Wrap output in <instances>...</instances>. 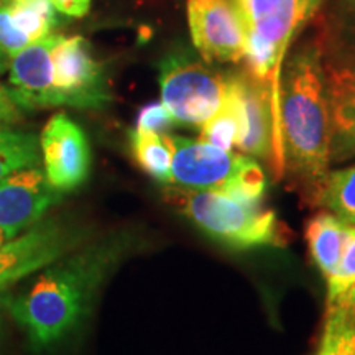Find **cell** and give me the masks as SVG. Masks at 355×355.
I'll return each mask as SVG.
<instances>
[{
    "label": "cell",
    "instance_id": "21",
    "mask_svg": "<svg viewBox=\"0 0 355 355\" xmlns=\"http://www.w3.org/2000/svg\"><path fill=\"white\" fill-rule=\"evenodd\" d=\"M318 355H355V309L344 304L327 308Z\"/></svg>",
    "mask_w": 355,
    "mask_h": 355
},
{
    "label": "cell",
    "instance_id": "6",
    "mask_svg": "<svg viewBox=\"0 0 355 355\" xmlns=\"http://www.w3.org/2000/svg\"><path fill=\"white\" fill-rule=\"evenodd\" d=\"M225 74L217 73L198 53L175 48L159 63L162 104L176 123L201 127L222 104Z\"/></svg>",
    "mask_w": 355,
    "mask_h": 355
},
{
    "label": "cell",
    "instance_id": "8",
    "mask_svg": "<svg viewBox=\"0 0 355 355\" xmlns=\"http://www.w3.org/2000/svg\"><path fill=\"white\" fill-rule=\"evenodd\" d=\"M81 234L63 222L40 220L0 247V293L19 279L46 268L78 245Z\"/></svg>",
    "mask_w": 355,
    "mask_h": 355
},
{
    "label": "cell",
    "instance_id": "14",
    "mask_svg": "<svg viewBox=\"0 0 355 355\" xmlns=\"http://www.w3.org/2000/svg\"><path fill=\"white\" fill-rule=\"evenodd\" d=\"M60 37L58 33L48 35L12 56L8 91L21 110L56 107L51 51Z\"/></svg>",
    "mask_w": 355,
    "mask_h": 355
},
{
    "label": "cell",
    "instance_id": "2",
    "mask_svg": "<svg viewBox=\"0 0 355 355\" xmlns=\"http://www.w3.org/2000/svg\"><path fill=\"white\" fill-rule=\"evenodd\" d=\"M132 243L130 235L117 234L61 257L43 270L28 291L7 301L13 319L35 347H51L76 331L96 293L130 252Z\"/></svg>",
    "mask_w": 355,
    "mask_h": 355
},
{
    "label": "cell",
    "instance_id": "29",
    "mask_svg": "<svg viewBox=\"0 0 355 355\" xmlns=\"http://www.w3.org/2000/svg\"><path fill=\"white\" fill-rule=\"evenodd\" d=\"M7 242V237H6V234H3V230L0 229V247L3 245V243Z\"/></svg>",
    "mask_w": 355,
    "mask_h": 355
},
{
    "label": "cell",
    "instance_id": "15",
    "mask_svg": "<svg viewBox=\"0 0 355 355\" xmlns=\"http://www.w3.org/2000/svg\"><path fill=\"white\" fill-rule=\"evenodd\" d=\"M306 242L314 265L324 278L336 272L349 237V224L332 212L321 209L306 222Z\"/></svg>",
    "mask_w": 355,
    "mask_h": 355
},
{
    "label": "cell",
    "instance_id": "10",
    "mask_svg": "<svg viewBox=\"0 0 355 355\" xmlns=\"http://www.w3.org/2000/svg\"><path fill=\"white\" fill-rule=\"evenodd\" d=\"M242 101L245 132L237 148L243 155L263 159L277 180L285 176L282 137L275 121L272 94L270 89L255 79L247 69L232 73Z\"/></svg>",
    "mask_w": 355,
    "mask_h": 355
},
{
    "label": "cell",
    "instance_id": "4",
    "mask_svg": "<svg viewBox=\"0 0 355 355\" xmlns=\"http://www.w3.org/2000/svg\"><path fill=\"white\" fill-rule=\"evenodd\" d=\"M168 188L173 206L216 242L239 250L288 243L286 225L260 202L242 201L219 191Z\"/></svg>",
    "mask_w": 355,
    "mask_h": 355
},
{
    "label": "cell",
    "instance_id": "24",
    "mask_svg": "<svg viewBox=\"0 0 355 355\" xmlns=\"http://www.w3.org/2000/svg\"><path fill=\"white\" fill-rule=\"evenodd\" d=\"M175 119L168 112V109L162 102H152V104L145 105L137 115L135 128L140 130H152L165 133L171 125H175Z\"/></svg>",
    "mask_w": 355,
    "mask_h": 355
},
{
    "label": "cell",
    "instance_id": "3",
    "mask_svg": "<svg viewBox=\"0 0 355 355\" xmlns=\"http://www.w3.org/2000/svg\"><path fill=\"white\" fill-rule=\"evenodd\" d=\"M241 20L245 69L270 89L279 132V84L283 64L303 26L322 0H230ZM282 137V133H279Z\"/></svg>",
    "mask_w": 355,
    "mask_h": 355
},
{
    "label": "cell",
    "instance_id": "16",
    "mask_svg": "<svg viewBox=\"0 0 355 355\" xmlns=\"http://www.w3.org/2000/svg\"><path fill=\"white\" fill-rule=\"evenodd\" d=\"M199 128H201L199 140L214 145L217 148L234 150L241 144L243 132H245V121H243L242 101L232 73L225 76L224 96H222L219 110Z\"/></svg>",
    "mask_w": 355,
    "mask_h": 355
},
{
    "label": "cell",
    "instance_id": "13",
    "mask_svg": "<svg viewBox=\"0 0 355 355\" xmlns=\"http://www.w3.org/2000/svg\"><path fill=\"white\" fill-rule=\"evenodd\" d=\"M331 119V165L355 158V60L332 55L322 43Z\"/></svg>",
    "mask_w": 355,
    "mask_h": 355
},
{
    "label": "cell",
    "instance_id": "1",
    "mask_svg": "<svg viewBox=\"0 0 355 355\" xmlns=\"http://www.w3.org/2000/svg\"><path fill=\"white\" fill-rule=\"evenodd\" d=\"M322 51L321 40L301 43L286 56L279 84L285 176L311 207L331 166V119Z\"/></svg>",
    "mask_w": 355,
    "mask_h": 355
},
{
    "label": "cell",
    "instance_id": "20",
    "mask_svg": "<svg viewBox=\"0 0 355 355\" xmlns=\"http://www.w3.org/2000/svg\"><path fill=\"white\" fill-rule=\"evenodd\" d=\"M12 21L30 42H40L58 25V10L51 0H10L7 3Z\"/></svg>",
    "mask_w": 355,
    "mask_h": 355
},
{
    "label": "cell",
    "instance_id": "18",
    "mask_svg": "<svg viewBox=\"0 0 355 355\" xmlns=\"http://www.w3.org/2000/svg\"><path fill=\"white\" fill-rule=\"evenodd\" d=\"M314 207L329 211L345 224L355 225V165L329 170L319 188Z\"/></svg>",
    "mask_w": 355,
    "mask_h": 355
},
{
    "label": "cell",
    "instance_id": "5",
    "mask_svg": "<svg viewBox=\"0 0 355 355\" xmlns=\"http://www.w3.org/2000/svg\"><path fill=\"white\" fill-rule=\"evenodd\" d=\"M171 137V183L183 189L219 191L235 199L261 202L265 171L254 158L202 140Z\"/></svg>",
    "mask_w": 355,
    "mask_h": 355
},
{
    "label": "cell",
    "instance_id": "11",
    "mask_svg": "<svg viewBox=\"0 0 355 355\" xmlns=\"http://www.w3.org/2000/svg\"><path fill=\"white\" fill-rule=\"evenodd\" d=\"M191 40L206 63H239L245 58L241 20L230 0H188Z\"/></svg>",
    "mask_w": 355,
    "mask_h": 355
},
{
    "label": "cell",
    "instance_id": "7",
    "mask_svg": "<svg viewBox=\"0 0 355 355\" xmlns=\"http://www.w3.org/2000/svg\"><path fill=\"white\" fill-rule=\"evenodd\" d=\"M55 105L101 109L110 102L104 69L83 37L61 35L51 51Z\"/></svg>",
    "mask_w": 355,
    "mask_h": 355
},
{
    "label": "cell",
    "instance_id": "27",
    "mask_svg": "<svg viewBox=\"0 0 355 355\" xmlns=\"http://www.w3.org/2000/svg\"><path fill=\"white\" fill-rule=\"evenodd\" d=\"M339 304H344V306H347V308L355 309V286L347 293V296H345V298H344L343 301H340ZM336 306H337V304H336Z\"/></svg>",
    "mask_w": 355,
    "mask_h": 355
},
{
    "label": "cell",
    "instance_id": "30",
    "mask_svg": "<svg viewBox=\"0 0 355 355\" xmlns=\"http://www.w3.org/2000/svg\"><path fill=\"white\" fill-rule=\"evenodd\" d=\"M6 303L7 301H6V298H3V293H0V309H2V306Z\"/></svg>",
    "mask_w": 355,
    "mask_h": 355
},
{
    "label": "cell",
    "instance_id": "26",
    "mask_svg": "<svg viewBox=\"0 0 355 355\" xmlns=\"http://www.w3.org/2000/svg\"><path fill=\"white\" fill-rule=\"evenodd\" d=\"M51 3L60 13L68 17H84L91 8V0H51Z\"/></svg>",
    "mask_w": 355,
    "mask_h": 355
},
{
    "label": "cell",
    "instance_id": "28",
    "mask_svg": "<svg viewBox=\"0 0 355 355\" xmlns=\"http://www.w3.org/2000/svg\"><path fill=\"white\" fill-rule=\"evenodd\" d=\"M7 53L0 48V73H3L8 68V60H7Z\"/></svg>",
    "mask_w": 355,
    "mask_h": 355
},
{
    "label": "cell",
    "instance_id": "22",
    "mask_svg": "<svg viewBox=\"0 0 355 355\" xmlns=\"http://www.w3.org/2000/svg\"><path fill=\"white\" fill-rule=\"evenodd\" d=\"M327 282V308L339 304L355 286V225H349V237L336 272Z\"/></svg>",
    "mask_w": 355,
    "mask_h": 355
},
{
    "label": "cell",
    "instance_id": "9",
    "mask_svg": "<svg viewBox=\"0 0 355 355\" xmlns=\"http://www.w3.org/2000/svg\"><path fill=\"white\" fill-rule=\"evenodd\" d=\"M44 175L58 193H69L86 183L91 173V146L81 127L58 112L40 135Z\"/></svg>",
    "mask_w": 355,
    "mask_h": 355
},
{
    "label": "cell",
    "instance_id": "23",
    "mask_svg": "<svg viewBox=\"0 0 355 355\" xmlns=\"http://www.w3.org/2000/svg\"><path fill=\"white\" fill-rule=\"evenodd\" d=\"M331 20L336 37L355 51V0H334Z\"/></svg>",
    "mask_w": 355,
    "mask_h": 355
},
{
    "label": "cell",
    "instance_id": "12",
    "mask_svg": "<svg viewBox=\"0 0 355 355\" xmlns=\"http://www.w3.org/2000/svg\"><path fill=\"white\" fill-rule=\"evenodd\" d=\"M60 194L40 166L25 168L0 180V229L7 241L42 220Z\"/></svg>",
    "mask_w": 355,
    "mask_h": 355
},
{
    "label": "cell",
    "instance_id": "31",
    "mask_svg": "<svg viewBox=\"0 0 355 355\" xmlns=\"http://www.w3.org/2000/svg\"><path fill=\"white\" fill-rule=\"evenodd\" d=\"M8 2H10V0H0V8H2L3 6H7Z\"/></svg>",
    "mask_w": 355,
    "mask_h": 355
},
{
    "label": "cell",
    "instance_id": "25",
    "mask_svg": "<svg viewBox=\"0 0 355 355\" xmlns=\"http://www.w3.org/2000/svg\"><path fill=\"white\" fill-rule=\"evenodd\" d=\"M21 119V109L17 105V102L13 101L10 96L8 87L0 84V123H12L19 122Z\"/></svg>",
    "mask_w": 355,
    "mask_h": 355
},
{
    "label": "cell",
    "instance_id": "17",
    "mask_svg": "<svg viewBox=\"0 0 355 355\" xmlns=\"http://www.w3.org/2000/svg\"><path fill=\"white\" fill-rule=\"evenodd\" d=\"M130 148L137 165L146 175L159 183H171L173 145L168 133L133 128L130 132Z\"/></svg>",
    "mask_w": 355,
    "mask_h": 355
},
{
    "label": "cell",
    "instance_id": "19",
    "mask_svg": "<svg viewBox=\"0 0 355 355\" xmlns=\"http://www.w3.org/2000/svg\"><path fill=\"white\" fill-rule=\"evenodd\" d=\"M40 153L38 135L0 123V180L25 168L38 166Z\"/></svg>",
    "mask_w": 355,
    "mask_h": 355
}]
</instances>
